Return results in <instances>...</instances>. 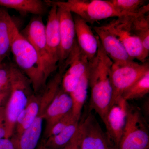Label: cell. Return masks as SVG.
<instances>
[{"instance_id": "obj_1", "label": "cell", "mask_w": 149, "mask_h": 149, "mask_svg": "<svg viewBox=\"0 0 149 149\" xmlns=\"http://www.w3.org/2000/svg\"><path fill=\"white\" fill-rule=\"evenodd\" d=\"M113 63L99 40L97 52L88 63L89 84L91 88L89 111H95L103 122L111 105V73Z\"/></svg>"}, {"instance_id": "obj_2", "label": "cell", "mask_w": 149, "mask_h": 149, "mask_svg": "<svg viewBox=\"0 0 149 149\" xmlns=\"http://www.w3.org/2000/svg\"><path fill=\"white\" fill-rule=\"evenodd\" d=\"M11 52L17 65L24 72L35 93L45 88L47 80L35 48L19 31L13 20L11 24Z\"/></svg>"}, {"instance_id": "obj_3", "label": "cell", "mask_w": 149, "mask_h": 149, "mask_svg": "<svg viewBox=\"0 0 149 149\" xmlns=\"http://www.w3.org/2000/svg\"><path fill=\"white\" fill-rule=\"evenodd\" d=\"M64 72L58 70L47 83L41 95L39 111L30 127L22 133L19 139L12 138L16 149H36L42 132L43 123L46 111L61 86Z\"/></svg>"}, {"instance_id": "obj_4", "label": "cell", "mask_w": 149, "mask_h": 149, "mask_svg": "<svg viewBox=\"0 0 149 149\" xmlns=\"http://www.w3.org/2000/svg\"><path fill=\"white\" fill-rule=\"evenodd\" d=\"M31 83L17 67L15 69L10 92L5 106V138L13 135L17 118L24 109L31 93Z\"/></svg>"}, {"instance_id": "obj_5", "label": "cell", "mask_w": 149, "mask_h": 149, "mask_svg": "<svg viewBox=\"0 0 149 149\" xmlns=\"http://www.w3.org/2000/svg\"><path fill=\"white\" fill-rule=\"evenodd\" d=\"M48 6L55 5L73 13L86 23L93 24L111 17L125 16L107 0H68L67 1H45Z\"/></svg>"}, {"instance_id": "obj_6", "label": "cell", "mask_w": 149, "mask_h": 149, "mask_svg": "<svg viewBox=\"0 0 149 149\" xmlns=\"http://www.w3.org/2000/svg\"><path fill=\"white\" fill-rule=\"evenodd\" d=\"M148 128L138 108L128 104L125 127L118 149H148Z\"/></svg>"}, {"instance_id": "obj_7", "label": "cell", "mask_w": 149, "mask_h": 149, "mask_svg": "<svg viewBox=\"0 0 149 149\" xmlns=\"http://www.w3.org/2000/svg\"><path fill=\"white\" fill-rule=\"evenodd\" d=\"M148 71L149 63L148 61L141 63L134 60L123 63H113L111 73L113 91L111 106Z\"/></svg>"}, {"instance_id": "obj_8", "label": "cell", "mask_w": 149, "mask_h": 149, "mask_svg": "<svg viewBox=\"0 0 149 149\" xmlns=\"http://www.w3.org/2000/svg\"><path fill=\"white\" fill-rule=\"evenodd\" d=\"M133 15H134L117 17L105 26L120 40L132 59H137L143 63L147 61L148 58L145 54L141 40L131 29L130 19Z\"/></svg>"}, {"instance_id": "obj_9", "label": "cell", "mask_w": 149, "mask_h": 149, "mask_svg": "<svg viewBox=\"0 0 149 149\" xmlns=\"http://www.w3.org/2000/svg\"><path fill=\"white\" fill-rule=\"evenodd\" d=\"M89 61L75 41L74 47L65 63L63 70L61 86L63 91L70 94L77 87L80 77L88 68Z\"/></svg>"}, {"instance_id": "obj_10", "label": "cell", "mask_w": 149, "mask_h": 149, "mask_svg": "<svg viewBox=\"0 0 149 149\" xmlns=\"http://www.w3.org/2000/svg\"><path fill=\"white\" fill-rule=\"evenodd\" d=\"M128 105V102L121 97L110 107L104 121L110 146L116 149L125 127Z\"/></svg>"}, {"instance_id": "obj_11", "label": "cell", "mask_w": 149, "mask_h": 149, "mask_svg": "<svg viewBox=\"0 0 149 149\" xmlns=\"http://www.w3.org/2000/svg\"><path fill=\"white\" fill-rule=\"evenodd\" d=\"M22 34L32 44L37 52L42 69L47 80L50 76L47 48L45 36V25L42 17L36 16L30 20L22 32Z\"/></svg>"}, {"instance_id": "obj_12", "label": "cell", "mask_w": 149, "mask_h": 149, "mask_svg": "<svg viewBox=\"0 0 149 149\" xmlns=\"http://www.w3.org/2000/svg\"><path fill=\"white\" fill-rule=\"evenodd\" d=\"M78 129L80 149H109L106 134L91 111L83 120L79 121Z\"/></svg>"}, {"instance_id": "obj_13", "label": "cell", "mask_w": 149, "mask_h": 149, "mask_svg": "<svg viewBox=\"0 0 149 149\" xmlns=\"http://www.w3.org/2000/svg\"><path fill=\"white\" fill-rule=\"evenodd\" d=\"M57 13L60 40L58 66L59 70H62L74 47L76 34L72 13L60 7H58Z\"/></svg>"}, {"instance_id": "obj_14", "label": "cell", "mask_w": 149, "mask_h": 149, "mask_svg": "<svg viewBox=\"0 0 149 149\" xmlns=\"http://www.w3.org/2000/svg\"><path fill=\"white\" fill-rule=\"evenodd\" d=\"M50 6L51 7V10L48 14L45 25V36L47 48L49 71L51 75L58 68L60 40L58 7L54 5Z\"/></svg>"}, {"instance_id": "obj_15", "label": "cell", "mask_w": 149, "mask_h": 149, "mask_svg": "<svg viewBox=\"0 0 149 149\" xmlns=\"http://www.w3.org/2000/svg\"><path fill=\"white\" fill-rule=\"evenodd\" d=\"M93 29L100 41L107 55L114 63H123L133 61L129 56L124 46L115 35L105 25L95 26Z\"/></svg>"}, {"instance_id": "obj_16", "label": "cell", "mask_w": 149, "mask_h": 149, "mask_svg": "<svg viewBox=\"0 0 149 149\" xmlns=\"http://www.w3.org/2000/svg\"><path fill=\"white\" fill-rule=\"evenodd\" d=\"M72 100L70 95L65 92L61 86L46 111L45 119L46 121L45 137L54 125L72 111Z\"/></svg>"}, {"instance_id": "obj_17", "label": "cell", "mask_w": 149, "mask_h": 149, "mask_svg": "<svg viewBox=\"0 0 149 149\" xmlns=\"http://www.w3.org/2000/svg\"><path fill=\"white\" fill-rule=\"evenodd\" d=\"M73 19L77 45L90 61L95 57L97 52L99 38L94 35L88 23L80 17L75 15Z\"/></svg>"}, {"instance_id": "obj_18", "label": "cell", "mask_w": 149, "mask_h": 149, "mask_svg": "<svg viewBox=\"0 0 149 149\" xmlns=\"http://www.w3.org/2000/svg\"><path fill=\"white\" fill-rule=\"evenodd\" d=\"M0 6L13 9L21 13L40 16L45 14L48 6L45 1L40 0H0Z\"/></svg>"}, {"instance_id": "obj_19", "label": "cell", "mask_w": 149, "mask_h": 149, "mask_svg": "<svg viewBox=\"0 0 149 149\" xmlns=\"http://www.w3.org/2000/svg\"><path fill=\"white\" fill-rule=\"evenodd\" d=\"M89 84L88 67L80 77L76 88L70 94L72 102V112L77 121H80L83 106L88 96Z\"/></svg>"}, {"instance_id": "obj_20", "label": "cell", "mask_w": 149, "mask_h": 149, "mask_svg": "<svg viewBox=\"0 0 149 149\" xmlns=\"http://www.w3.org/2000/svg\"><path fill=\"white\" fill-rule=\"evenodd\" d=\"M13 19L4 8L0 7V63L11 52V24Z\"/></svg>"}, {"instance_id": "obj_21", "label": "cell", "mask_w": 149, "mask_h": 149, "mask_svg": "<svg viewBox=\"0 0 149 149\" xmlns=\"http://www.w3.org/2000/svg\"><path fill=\"white\" fill-rule=\"evenodd\" d=\"M130 27L134 34L141 40L145 54H149V15L148 13H140L132 15Z\"/></svg>"}, {"instance_id": "obj_22", "label": "cell", "mask_w": 149, "mask_h": 149, "mask_svg": "<svg viewBox=\"0 0 149 149\" xmlns=\"http://www.w3.org/2000/svg\"><path fill=\"white\" fill-rule=\"evenodd\" d=\"M41 96L32 94L29 97L27 105L24 109V116L22 122L15 129L16 134L13 138V139H19L35 120L39 111Z\"/></svg>"}, {"instance_id": "obj_23", "label": "cell", "mask_w": 149, "mask_h": 149, "mask_svg": "<svg viewBox=\"0 0 149 149\" xmlns=\"http://www.w3.org/2000/svg\"><path fill=\"white\" fill-rule=\"evenodd\" d=\"M79 123L76 122L70 124L57 135L46 138L42 143L49 149L63 148L69 143L77 132Z\"/></svg>"}, {"instance_id": "obj_24", "label": "cell", "mask_w": 149, "mask_h": 149, "mask_svg": "<svg viewBox=\"0 0 149 149\" xmlns=\"http://www.w3.org/2000/svg\"><path fill=\"white\" fill-rule=\"evenodd\" d=\"M115 8L125 15L148 13L149 4L144 0H109Z\"/></svg>"}, {"instance_id": "obj_25", "label": "cell", "mask_w": 149, "mask_h": 149, "mask_svg": "<svg viewBox=\"0 0 149 149\" xmlns=\"http://www.w3.org/2000/svg\"><path fill=\"white\" fill-rule=\"evenodd\" d=\"M149 93V71L123 94L122 97L128 102L143 97Z\"/></svg>"}, {"instance_id": "obj_26", "label": "cell", "mask_w": 149, "mask_h": 149, "mask_svg": "<svg viewBox=\"0 0 149 149\" xmlns=\"http://www.w3.org/2000/svg\"><path fill=\"white\" fill-rule=\"evenodd\" d=\"M15 67L11 63H0V92L10 90Z\"/></svg>"}, {"instance_id": "obj_27", "label": "cell", "mask_w": 149, "mask_h": 149, "mask_svg": "<svg viewBox=\"0 0 149 149\" xmlns=\"http://www.w3.org/2000/svg\"><path fill=\"white\" fill-rule=\"evenodd\" d=\"M76 120V118L72 114V111L59 120L54 125L53 127L49 132L46 138L50 136H55L60 133L64 130L66 127L70 124H72L76 122H79Z\"/></svg>"}, {"instance_id": "obj_28", "label": "cell", "mask_w": 149, "mask_h": 149, "mask_svg": "<svg viewBox=\"0 0 149 149\" xmlns=\"http://www.w3.org/2000/svg\"><path fill=\"white\" fill-rule=\"evenodd\" d=\"M5 107L0 108V139L5 138Z\"/></svg>"}, {"instance_id": "obj_29", "label": "cell", "mask_w": 149, "mask_h": 149, "mask_svg": "<svg viewBox=\"0 0 149 149\" xmlns=\"http://www.w3.org/2000/svg\"><path fill=\"white\" fill-rule=\"evenodd\" d=\"M62 149H81L80 146V135H79L78 128L77 132L74 134L72 140L65 147Z\"/></svg>"}, {"instance_id": "obj_30", "label": "cell", "mask_w": 149, "mask_h": 149, "mask_svg": "<svg viewBox=\"0 0 149 149\" xmlns=\"http://www.w3.org/2000/svg\"><path fill=\"white\" fill-rule=\"evenodd\" d=\"M0 149H16L14 143L11 139H0Z\"/></svg>"}, {"instance_id": "obj_31", "label": "cell", "mask_w": 149, "mask_h": 149, "mask_svg": "<svg viewBox=\"0 0 149 149\" xmlns=\"http://www.w3.org/2000/svg\"><path fill=\"white\" fill-rule=\"evenodd\" d=\"M10 89L8 91L0 92V108L5 107L3 105L4 104H6L8 100L10 94Z\"/></svg>"}, {"instance_id": "obj_32", "label": "cell", "mask_w": 149, "mask_h": 149, "mask_svg": "<svg viewBox=\"0 0 149 149\" xmlns=\"http://www.w3.org/2000/svg\"><path fill=\"white\" fill-rule=\"evenodd\" d=\"M36 149H49L48 148H47L46 146H45V145L43 144L42 143H41V144H40L39 146H37V148Z\"/></svg>"}, {"instance_id": "obj_33", "label": "cell", "mask_w": 149, "mask_h": 149, "mask_svg": "<svg viewBox=\"0 0 149 149\" xmlns=\"http://www.w3.org/2000/svg\"><path fill=\"white\" fill-rule=\"evenodd\" d=\"M109 149H115L114 148H113V147H111L110 146V147Z\"/></svg>"}]
</instances>
